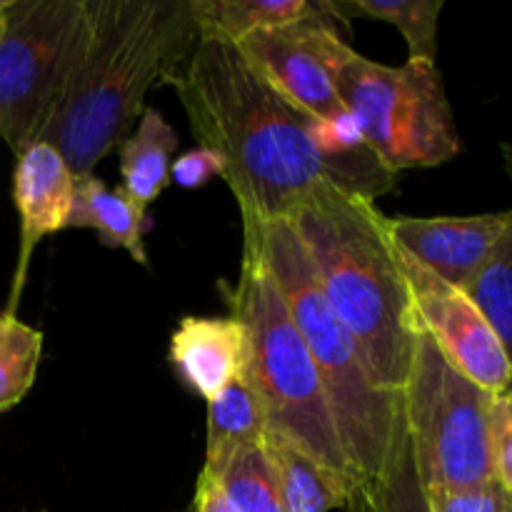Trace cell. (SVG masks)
Masks as SVG:
<instances>
[{"label":"cell","instance_id":"obj_2","mask_svg":"<svg viewBox=\"0 0 512 512\" xmlns=\"http://www.w3.org/2000/svg\"><path fill=\"white\" fill-rule=\"evenodd\" d=\"M325 298L355 335L375 378L403 398L415 323L388 215L368 198L318 183L288 218Z\"/></svg>","mask_w":512,"mask_h":512},{"label":"cell","instance_id":"obj_29","mask_svg":"<svg viewBox=\"0 0 512 512\" xmlns=\"http://www.w3.org/2000/svg\"><path fill=\"white\" fill-rule=\"evenodd\" d=\"M10 0H0V38H3V30H5V10H8Z\"/></svg>","mask_w":512,"mask_h":512},{"label":"cell","instance_id":"obj_13","mask_svg":"<svg viewBox=\"0 0 512 512\" xmlns=\"http://www.w3.org/2000/svg\"><path fill=\"white\" fill-rule=\"evenodd\" d=\"M170 360L203 400H215L248 368V330L238 318L180 320L170 338Z\"/></svg>","mask_w":512,"mask_h":512},{"label":"cell","instance_id":"obj_25","mask_svg":"<svg viewBox=\"0 0 512 512\" xmlns=\"http://www.w3.org/2000/svg\"><path fill=\"white\" fill-rule=\"evenodd\" d=\"M493 453L500 483L512 485V388L493 398Z\"/></svg>","mask_w":512,"mask_h":512},{"label":"cell","instance_id":"obj_3","mask_svg":"<svg viewBox=\"0 0 512 512\" xmlns=\"http://www.w3.org/2000/svg\"><path fill=\"white\" fill-rule=\"evenodd\" d=\"M88 10V50L43 138L75 178L93 173L123 145L143 115L148 90L200 38L190 0H88Z\"/></svg>","mask_w":512,"mask_h":512},{"label":"cell","instance_id":"obj_9","mask_svg":"<svg viewBox=\"0 0 512 512\" xmlns=\"http://www.w3.org/2000/svg\"><path fill=\"white\" fill-rule=\"evenodd\" d=\"M235 45L305 118L328 120L345 113L333 73L350 45L335 33L325 3H315V13L298 23L260 30Z\"/></svg>","mask_w":512,"mask_h":512},{"label":"cell","instance_id":"obj_18","mask_svg":"<svg viewBox=\"0 0 512 512\" xmlns=\"http://www.w3.org/2000/svg\"><path fill=\"white\" fill-rule=\"evenodd\" d=\"M200 35L240 43L260 30L298 23L315 13L308 0H190Z\"/></svg>","mask_w":512,"mask_h":512},{"label":"cell","instance_id":"obj_7","mask_svg":"<svg viewBox=\"0 0 512 512\" xmlns=\"http://www.w3.org/2000/svg\"><path fill=\"white\" fill-rule=\"evenodd\" d=\"M493 398L450 365L418 328L403 390V418L423 490L500 480L493 453Z\"/></svg>","mask_w":512,"mask_h":512},{"label":"cell","instance_id":"obj_20","mask_svg":"<svg viewBox=\"0 0 512 512\" xmlns=\"http://www.w3.org/2000/svg\"><path fill=\"white\" fill-rule=\"evenodd\" d=\"M465 293L475 300L493 333L498 335L512 370V208L508 228Z\"/></svg>","mask_w":512,"mask_h":512},{"label":"cell","instance_id":"obj_1","mask_svg":"<svg viewBox=\"0 0 512 512\" xmlns=\"http://www.w3.org/2000/svg\"><path fill=\"white\" fill-rule=\"evenodd\" d=\"M200 148L223 160V180L243 223L288 220L330 170L310 135V118L293 108L228 40L200 35L188 58L168 68Z\"/></svg>","mask_w":512,"mask_h":512},{"label":"cell","instance_id":"obj_5","mask_svg":"<svg viewBox=\"0 0 512 512\" xmlns=\"http://www.w3.org/2000/svg\"><path fill=\"white\" fill-rule=\"evenodd\" d=\"M230 310L248 330L245 380L263 403L268 435L285 440L358 488L360 480L340 443L318 368L263 258L248 240H243V263L238 285L230 293Z\"/></svg>","mask_w":512,"mask_h":512},{"label":"cell","instance_id":"obj_6","mask_svg":"<svg viewBox=\"0 0 512 512\" xmlns=\"http://www.w3.org/2000/svg\"><path fill=\"white\" fill-rule=\"evenodd\" d=\"M333 83L363 138L393 175L435 168L463 150L438 65L408 60L390 68L348 48L335 65Z\"/></svg>","mask_w":512,"mask_h":512},{"label":"cell","instance_id":"obj_12","mask_svg":"<svg viewBox=\"0 0 512 512\" xmlns=\"http://www.w3.org/2000/svg\"><path fill=\"white\" fill-rule=\"evenodd\" d=\"M75 175L50 143H35L15 155L13 200L20 215V248L5 313L15 315L30 258L43 238L68 228Z\"/></svg>","mask_w":512,"mask_h":512},{"label":"cell","instance_id":"obj_8","mask_svg":"<svg viewBox=\"0 0 512 512\" xmlns=\"http://www.w3.org/2000/svg\"><path fill=\"white\" fill-rule=\"evenodd\" d=\"M90 43L88 0H10L0 38V140L43 143Z\"/></svg>","mask_w":512,"mask_h":512},{"label":"cell","instance_id":"obj_22","mask_svg":"<svg viewBox=\"0 0 512 512\" xmlns=\"http://www.w3.org/2000/svg\"><path fill=\"white\" fill-rule=\"evenodd\" d=\"M43 333L10 313H0V413L30 393L38 375Z\"/></svg>","mask_w":512,"mask_h":512},{"label":"cell","instance_id":"obj_26","mask_svg":"<svg viewBox=\"0 0 512 512\" xmlns=\"http://www.w3.org/2000/svg\"><path fill=\"white\" fill-rule=\"evenodd\" d=\"M215 175L223 178V160H220L218 153L208 148L190 150V153H183L170 168V183H178L180 188H203L208 180H213Z\"/></svg>","mask_w":512,"mask_h":512},{"label":"cell","instance_id":"obj_10","mask_svg":"<svg viewBox=\"0 0 512 512\" xmlns=\"http://www.w3.org/2000/svg\"><path fill=\"white\" fill-rule=\"evenodd\" d=\"M415 323L430 335L450 365L488 393L510 390L512 370L498 335L465 290L445 283L398 248Z\"/></svg>","mask_w":512,"mask_h":512},{"label":"cell","instance_id":"obj_16","mask_svg":"<svg viewBox=\"0 0 512 512\" xmlns=\"http://www.w3.org/2000/svg\"><path fill=\"white\" fill-rule=\"evenodd\" d=\"M268 438V418L253 385L235 380L208 403V448L203 473L218 478L230 460L248 448H260Z\"/></svg>","mask_w":512,"mask_h":512},{"label":"cell","instance_id":"obj_14","mask_svg":"<svg viewBox=\"0 0 512 512\" xmlns=\"http://www.w3.org/2000/svg\"><path fill=\"white\" fill-rule=\"evenodd\" d=\"M68 228H93L105 248H123L135 263L148 265L143 245L145 210H140L123 188H108L93 173L75 178Z\"/></svg>","mask_w":512,"mask_h":512},{"label":"cell","instance_id":"obj_19","mask_svg":"<svg viewBox=\"0 0 512 512\" xmlns=\"http://www.w3.org/2000/svg\"><path fill=\"white\" fill-rule=\"evenodd\" d=\"M333 18L350 20L363 15L395 25L408 43L413 63H433L438 58V18L443 0H345L325 3Z\"/></svg>","mask_w":512,"mask_h":512},{"label":"cell","instance_id":"obj_15","mask_svg":"<svg viewBox=\"0 0 512 512\" xmlns=\"http://www.w3.org/2000/svg\"><path fill=\"white\" fill-rule=\"evenodd\" d=\"M175 148L178 133L173 125L160 110L145 108L133 133L120 145V188L140 210H148L170 185Z\"/></svg>","mask_w":512,"mask_h":512},{"label":"cell","instance_id":"obj_4","mask_svg":"<svg viewBox=\"0 0 512 512\" xmlns=\"http://www.w3.org/2000/svg\"><path fill=\"white\" fill-rule=\"evenodd\" d=\"M243 240L258 250L288 305L323 380L340 443L355 475L360 483L378 478L405 443L403 398L378 383L355 335L325 298L288 220L243 223Z\"/></svg>","mask_w":512,"mask_h":512},{"label":"cell","instance_id":"obj_23","mask_svg":"<svg viewBox=\"0 0 512 512\" xmlns=\"http://www.w3.org/2000/svg\"><path fill=\"white\" fill-rule=\"evenodd\" d=\"M213 480L235 512H285L278 478L263 445L235 455L228 468Z\"/></svg>","mask_w":512,"mask_h":512},{"label":"cell","instance_id":"obj_27","mask_svg":"<svg viewBox=\"0 0 512 512\" xmlns=\"http://www.w3.org/2000/svg\"><path fill=\"white\" fill-rule=\"evenodd\" d=\"M193 512H235V508L228 503L220 485L210 475L200 473L198 488H195Z\"/></svg>","mask_w":512,"mask_h":512},{"label":"cell","instance_id":"obj_21","mask_svg":"<svg viewBox=\"0 0 512 512\" xmlns=\"http://www.w3.org/2000/svg\"><path fill=\"white\" fill-rule=\"evenodd\" d=\"M348 512H430L428 498L415 473L408 438L393 463L373 480H365L353 490Z\"/></svg>","mask_w":512,"mask_h":512},{"label":"cell","instance_id":"obj_24","mask_svg":"<svg viewBox=\"0 0 512 512\" xmlns=\"http://www.w3.org/2000/svg\"><path fill=\"white\" fill-rule=\"evenodd\" d=\"M430 512H510L508 488L500 480L465 488L425 490Z\"/></svg>","mask_w":512,"mask_h":512},{"label":"cell","instance_id":"obj_11","mask_svg":"<svg viewBox=\"0 0 512 512\" xmlns=\"http://www.w3.org/2000/svg\"><path fill=\"white\" fill-rule=\"evenodd\" d=\"M510 223L505 213L468 218H388L393 243L445 283L468 290Z\"/></svg>","mask_w":512,"mask_h":512},{"label":"cell","instance_id":"obj_28","mask_svg":"<svg viewBox=\"0 0 512 512\" xmlns=\"http://www.w3.org/2000/svg\"><path fill=\"white\" fill-rule=\"evenodd\" d=\"M503 158H505V168H508V175L512 180V140H510V143L503 145Z\"/></svg>","mask_w":512,"mask_h":512},{"label":"cell","instance_id":"obj_30","mask_svg":"<svg viewBox=\"0 0 512 512\" xmlns=\"http://www.w3.org/2000/svg\"><path fill=\"white\" fill-rule=\"evenodd\" d=\"M508 498H510V512H512V485H508Z\"/></svg>","mask_w":512,"mask_h":512},{"label":"cell","instance_id":"obj_17","mask_svg":"<svg viewBox=\"0 0 512 512\" xmlns=\"http://www.w3.org/2000/svg\"><path fill=\"white\" fill-rule=\"evenodd\" d=\"M263 448L278 478L285 512H330L335 508H348L355 488L333 470L323 468L275 435L265 438Z\"/></svg>","mask_w":512,"mask_h":512}]
</instances>
